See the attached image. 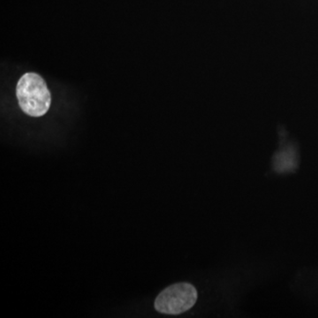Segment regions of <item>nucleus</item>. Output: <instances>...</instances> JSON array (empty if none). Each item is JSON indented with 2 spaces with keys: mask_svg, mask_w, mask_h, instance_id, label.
<instances>
[{
  "mask_svg": "<svg viewBox=\"0 0 318 318\" xmlns=\"http://www.w3.org/2000/svg\"><path fill=\"white\" fill-rule=\"evenodd\" d=\"M19 107L31 117L45 115L51 104V96L46 82L35 73H24L16 87Z\"/></svg>",
  "mask_w": 318,
  "mask_h": 318,
  "instance_id": "1",
  "label": "nucleus"
},
{
  "mask_svg": "<svg viewBox=\"0 0 318 318\" xmlns=\"http://www.w3.org/2000/svg\"><path fill=\"white\" fill-rule=\"evenodd\" d=\"M197 301V291L191 284L170 286L157 295L154 306L159 313L180 315L190 310Z\"/></svg>",
  "mask_w": 318,
  "mask_h": 318,
  "instance_id": "2",
  "label": "nucleus"
}]
</instances>
